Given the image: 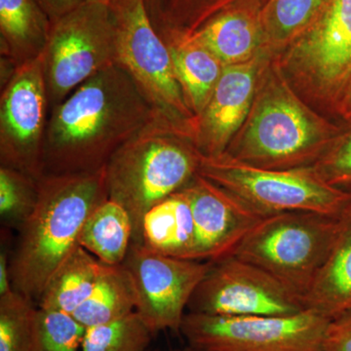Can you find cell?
<instances>
[{"label": "cell", "instance_id": "6da1fadb", "mask_svg": "<svg viewBox=\"0 0 351 351\" xmlns=\"http://www.w3.org/2000/svg\"><path fill=\"white\" fill-rule=\"evenodd\" d=\"M156 120L151 104L125 69L113 64L51 108L43 175L104 169L120 147Z\"/></svg>", "mask_w": 351, "mask_h": 351}, {"label": "cell", "instance_id": "7a4b0ae2", "mask_svg": "<svg viewBox=\"0 0 351 351\" xmlns=\"http://www.w3.org/2000/svg\"><path fill=\"white\" fill-rule=\"evenodd\" d=\"M108 199L106 167L82 174L43 176L38 203L18 230L11 254L14 291L38 306L53 272L80 245L88 217Z\"/></svg>", "mask_w": 351, "mask_h": 351}, {"label": "cell", "instance_id": "3957f363", "mask_svg": "<svg viewBox=\"0 0 351 351\" xmlns=\"http://www.w3.org/2000/svg\"><path fill=\"white\" fill-rule=\"evenodd\" d=\"M302 100L276 57L258 75L250 113L226 154L269 169L311 167L341 130Z\"/></svg>", "mask_w": 351, "mask_h": 351}, {"label": "cell", "instance_id": "277c9868", "mask_svg": "<svg viewBox=\"0 0 351 351\" xmlns=\"http://www.w3.org/2000/svg\"><path fill=\"white\" fill-rule=\"evenodd\" d=\"M201 156L186 133L160 120L113 154L106 165L108 198L130 216L132 243L141 244L145 214L198 174Z\"/></svg>", "mask_w": 351, "mask_h": 351}, {"label": "cell", "instance_id": "5b68a950", "mask_svg": "<svg viewBox=\"0 0 351 351\" xmlns=\"http://www.w3.org/2000/svg\"><path fill=\"white\" fill-rule=\"evenodd\" d=\"M341 226L343 214L271 215L245 237L232 255L265 270L304 298L331 253Z\"/></svg>", "mask_w": 351, "mask_h": 351}, {"label": "cell", "instance_id": "8992f818", "mask_svg": "<svg viewBox=\"0 0 351 351\" xmlns=\"http://www.w3.org/2000/svg\"><path fill=\"white\" fill-rule=\"evenodd\" d=\"M198 174L265 216L298 211L341 216L351 202V193L330 186L313 166L269 169L223 152L201 156Z\"/></svg>", "mask_w": 351, "mask_h": 351}, {"label": "cell", "instance_id": "52a82bcc", "mask_svg": "<svg viewBox=\"0 0 351 351\" xmlns=\"http://www.w3.org/2000/svg\"><path fill=\"white\" fill-rule=\"evenodd\" d=\"M117 64L125 69L151 104L157 117L193 141L195 115L177 76L170 50L154 27L145 0H117Z\"/></svg>", "mask_w": 351, "mask_h": 351}, {"label": "cell", "instance_id": "ba28073f", "mask_svg": "<svg viewBox=\"0 0 351 351\" xmlns=\"http://www.w3.org/2000/svg\"><path fill=\"white\" fill-rule=\"evenodd\" d=\"M276 58L300 94L335 113L351 82V0H325L311 25Z\"/></svg>", "mask_w": 351, "mask_h": 351}, {"label": "cell", "instance_id": "9c48e42d", "mask_svg": "<svg viewBox=\"0 0 351 351\" xmlns=\"http://www.w3.org/2000/svg\"><path fill=\"white\" fill-rule=\"evenodd\" d=\"M41 60L52 108L92 76L117 64L112 7L85 1L53 23Z\"/></svg>", "mask_w": 351, "mask_h": 351}, {"label": "cell", "instance_id": "30bf717a", "mask_svg": "<svg viewBox=\"0 0 351 351\" xmlns=\"http://www.w3.org/2000/svg\"><path fill=\"white\" fill-rule=\"evenodd\" d=\"M330 321L311 311L289 316L188 313L180 332L199 351H323Z\"/></svg>", "mask_w": 351, "mask_h": 351}, {"label": "cell", "instance_id": "8fae6325", "mask_svg": "<svg viewBox=\"0 0 351 351\" xmlns=\"http://www.w3.org/2000/svg\"><path fill=\"white\" fill-rule=\"evenodd\" d=\"M210 263L189 302V313L289 316L306 311L301 295L257 265L233 255Z\"/></svg>", "mask_w": 351, "mask_h": 351}, {"label": "cell", "instance_id": "7c38bea8", "mask_svg": "<svg viewBox=\"0 0 351 351\" xmlns=\"http://www.w3.org/2000/svg\"><path fill=\"white\" fill-rule=\"evenodd\" d=\"M50 110L40 56L21 64L2 83L0 166L36 180L43 177L44 138Z\"/></svg>", "mask_w": 351, "mask_h": 351}, {"label": "cell", "instance_id": "4fadbf2b", "mask_svg": "<svg viewBox=\"0 0 351 351\" xmlns=\"http://www.w3.org/2000/svg\"><path fill=\"white\" fill-rule=\"evenodd\" d=\"M123 265L135 285L136 311L156 335L180 332L184 311L211 263L168 257L132 243Z\"/></svg>", "mask_w": 351, "mask_h": 351}, {"label": "cell", "instance_id": "5bb4252c", "mask_svg": "<svg viewBox=\"0 0 351 351\" xmlns=\"http://www.w3.org/2000/svg\"><path fill=\"white\" fill-rule=\"evenodd\" d=\"M184 189L195 219L197 261L217 262L232 256L245 237L267 217L199 174Z\"/></svg>", "mask_w": 351, "mask_h": 351}, {"label": "cell", "instance_id": "9a60e30c", "mask_svg": "<svg viewBox=\"0 0 351 351\" xmlns=\"http://www.w3.org/2000/svg\"><path fill=\"white\" fill-rule=\"evenodd\" d=\"M269 56L263 51L247 63L225 66L193 127V143L202 156L226 152L244 125L255 99L261 69Z\"/></svg>", "mask_w": 351, "mask_h": 351}, {"label": "cell", "instance_id": "2e32d148", "mask_svg": "<svg viewBox=\"0 0 351 351\" xmlns=\"http://www.w3.org/2000/svg\"><path fill=\"white\" fill-rule=\"evenodd\" d=\"M184 32L225 66L247 63L265 51L262 20L241 9L216 14L195 31Z\"/></svg>", "mask_w": 351, "mask_h": 351}, {"label": "cell", "instance_id": "e0dca14e", "mask_svg": "<svg viewBox=\"0 0 351 351\" xmlns=\"http://www.w3.org/2000/svg\"><path fill=\"white\" fill-rule=\"evenodd\" d=\"M141 244L182 260H196L195 219L184 189L152 208L143 219Z\"/></svg>", "mask_w": 351, "mask_h": 351}, {"label": "cell", "instance_id": "ac0fdd59", "mask_svg": "<svg viewBox=\"0 0 351 351\" xmlns=\"http://www.w3.org/2000/svg\"><path fill=\"white\" fill-rule=\"evenodd\" d=\"M158 32L169 48L178 82L196 119L209 103L225 66L186 32L175 29Z\"/></svg>", "mask_w": 351, "mask_h": 351}, {"label": "cell", "instance_id": "d6986e66", "mask_svg": "<svg viewBox=\"0 0 351 351\" xmlns=\"http://www.w3.org/2000/svg\"><path fill=\"white\" fill-rule=\"evenodd\" d=\"M306 311L332 320L351 309V202L338 239L304 297Z\"/></svg>", "mask_w": 351, "mask_h": 351}, {"label": "cell", "instance_id": "ffe728a7", "mask_svg": "<svg viewBox=\"0 0 351 351\" xmlns=\"http://www.w3.org/2000/svg\"><path fill=\"white\" fill-rule=\"evenodd\" d=\"M51 22L36 0H0L1 58L13 68L43 55Z\"/></svg>", "mask_w": 351, "mask_h": 351}, {"label": "cell", "instance_id": "44dd1931", "mask_svg": "<svg viewBox=\"0 0 351 351\" xmlns=\"http://www.w3.org/2000/svg\"><path fill=\"white\" fill-rule=\"evenodd\" d=\"M101 267V261L78 245L53 272L38 306L73 314L91 295Z\"/></svg>", "mask_w": 351, "mask_h": 351}, {"label": "cell", "instance_id": "7402d4cb", "mask_svg": "<svg viewBox=\"0 0 351 351\" xmlns=\"http://www.w3.org/2000/svg\"><path fill=\"white\" fill-rule=\"evenodd\" d=\"M137 302L133 278L123 263L108 265L103 263L91 295L73 315L87 329L125 317L136 311Z\"/></svg>", "mask_w": 351, "mask_h": 351}, {"label": "cell", "instance_id": "603a6c76", "mask_svg": "<svg viewBox=\"0 0 351 351\" xmlns=\"http://www.w3.org/2000/svg\"><path fill=\"white\" fill-rule=\"evenodd\" d=\"M133 234V223L126 210L108 198L88 217L78 244L106 265H122Z\"/></svg>", "mask_w": 351, "mask_h": 351}, {"label": "cell", "instance_id": "cb8c5ba5", "mask_svg": "<svg viewBox=\"0 0 351 351\" xmlns=\"http://www.w3.org/2000/svg\"><path fill=\"white\" fill-rule=\"evenodd\" d=\"M325 0H270L262 17L263 50L276 57L299 38Z\"/></svg>", "mask_w": 351, "mask_h": 351}, {"label": "cell", "instance_id": "d4e9b609", "mask_svg": "<svg viewBox=\"0 0 351 351\" xmlns=\"http://www.w3.org/2000/svg\"><path fill=\"white\" fill-rule=\"evenodd\" d=\"M154 335L134 311L108 324L87 328L82 351H147Z\"/></svg>", "mask_w": 351, "mask_h": 351}, {"label": "cell", "instance_id": "484cf974", "mask_svg": "<svg viewBox=\"0 0 351 351\" xmlns=\"http://www.w3.org/2000/svg\"><path fill=\"white\" fill-rule=\"evenodd\" d=\"M38 199V180L0 166V218L3 228L19 230Z\"/></svg>", "mask_w": 351, "mask_h": 351}, {"label": "cell", "instance_id": "4316f807", "mask_svg": "<svg viewBox=\"0 0 351 351\" xmlns=\"http://www.w3.org/2000/svg\"><path fill=\"white\" fill-rule=\"evenodd\" d=\"M85 332L73 314L38 306L31 351H80Z\"/></svg>", "mask_w": 351, "mask_h": 351}, {"label": "cell", "instance_id": "83f0119b", "mask_svg": "<svg viewBox=\"0 0 351 351\" xmlns=\"http://www.w3.org/2000/svg\"><path fill=\"white\" fill-rule=\"evenodd\" d=\"M38 306L16 291L0 295V351H31Z\"/></svg>", "mask_w": 351, "mask_h": 351}, {"label": "cell", "instance_id": "f1b7e54d", "mask_svg": "<svg viewBox=\"0 0 351 351\" xmlns=\"http://www.w3.org/2000/svg\"><path fill=\"white\" fill-rule=\"evenodd\" d=\"M343 124L313 167L330 186L351 193V124Z\"/></svg>", "mask_w": 351, "mask_h": 351}, {"label": "cell", "instance_id": "f546056e", "mask_svg": "<svg viewBox=\"0 0 351 351\" xmlns=\"http://www.w3.org/2000/svg\"><path fill=\"white\" fill-rule=\"evenodd\" d=\"M323 351H351V309L330 321Z\"/></svg>", "mask_w": 351, "mask_h": 351}, {"label": "cell", "instance_id": "4dcf8cb0", "mask_svg": "<svg viewBox=\"0 0 351 351\" xmlns=\"http://www.w3.org/2000/svg\"><path fill=\"white\" fill-rule=\"evenodd\" d=\"M86 0H36L50 19L51 25L84 3Z\"/></svg>", "mask_w": 351, "mask_h": 351}, {"label": "cell", "instance_id": "1f68e13d", "mask_svg": "<svg viewBox=\"0 0 351 351\" xmlns=\"http://www.w3.org/2000/svg\"><path fill=\"white\" fill-rule=\"evenodd\" d=\"M1 247L0 252V295L9 294L14 291L10 276V258L6 243Z\"/></svg>", "mask_w": 351, "mask_h": 351}, {"label": "cell", "instance_id": "d6a6232c", "mask_svg": "<svg viewBox=\"0 0 351 351\" xmlns=\"http://www.w3.org/2000/svg\"><path fill=\"white\" fill-rule=\"evenodd\" d=\"M335 114L338 115L343 123L351 124V82L341 97Z\"/></svg>", "mask_w": 351, "mask_h": 351}, {"label": "cell", "instance_id": "836d02e7", "mask_svg": "<svg viewBox=\"0 0 351 351\" xmlns=\"http://www.w3.org/2000/svg\"><path fill=\"white\" fill-rule=\"evenodd\" d=\"M145 1L154 27H158L161 19H162L167 0H145Z\"/></svg>", "mask_w": 351, "mask_h": 351}, {"label": "cell", "instance_id": "e575fe53", "mask_svg": "<svg viewBox=\"0 0 351 351\" xmlns=\"http://www.w3.org/2000/svg\"><path fill=\"white\" fill-rule=\"evenodd\" d=\"M88 2H100V3L108 4V5H112L117 0H86Z\"/></svg>", "mask_w": 351, "mask_h": 351}, {"label": "cell", "instance_id": "d590c367", "mask_svg": "<svg viewBox=\"0 0 351 351\" xmlns=\"http://www.w3.org/2000/svg\"><path fill=\"white\" fill-rule=\"evenodd\" d=\"M174 351H199V350H195V348H191V346H186V348H179V350H175Z\"/></svg>", "mask_w": 351, "mask_h": 351}]
</instances>
